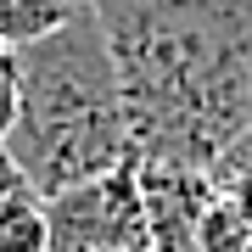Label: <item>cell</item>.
I'll return each mask as SVG.
<instances>
[{"label": "cell", "instance_id": "obj_3", "mask_svg": "<svg viewBox=\"0 0 252 252\" xmlns=\"http://www.w3.org/2000/svg\"><path fill=\"white\" fill-rule=\"evenodd\" d=\"M51 213V252H129L157 247L152 213H146L140 162H118L101 180H84L45 202Z\"/></svg>", "mask_w": 252, "mask_h": 252}, {"label": "cell", "instance_id": "obj_6", "mask_svg": "<svg viewBox=\"0 0 252 252\" xmlns=\"http://www.w3.org/2000/svg\"><path fill=\"white\" fill-rule=\"evenodd\" d=\"M17 107H23V51L0 39V146L11 140Z\"/></svg>", "mask_w": 252, "mask_h": 252}, {"label": "cell", "instance_id": "obj_4", "mask_svg": "<svg viewBox=\"0 0 252 252\" xmlns=\"http://www.w3.org/2000/svg\"><path fill=\"white\" fill-rule=\"evenodd\" d=\"M0 252H51V213L34 185L0 190Z\"/></svg>", "mask_w": 252, "mask_h": 252}, {"label": "cell", "instance_id": "obj_7", "mask_svg": "<svg viewBox=\"0 0 252 252\" xmlns=\"http://www.w3.org/2000/svg\"><path fill=\"white\" fill-rule=\"evenodd\" d=\"M11 185H28V180H23V168H17V162L6 157V146H0V190H11Z\"/></svg>", "mask_w": 252, "mask_h": 252}, {"label": "cell", "instance_id": "obj_2", "mask_svg": "<svg viewBox=\"0 0 252 252\" xmlns=\"http://www.w3.org/2000/svg\"><path fill=\"white\" fill-rule=\"evenodd\" d=\"M6 157L45 202L112 174L118 162H135L124 84L95 6H84L56 34L23 45V107Z\"/></svg>", "mask_w": 252, "mask_h": 252}, {"label": "cell", "instance_id": "obj_5", "mask_svg": "<svg viewBox=\"0 0 252 252\" xmlns=\"http://www.w3.org/2000/svg\"><path fill=\"white\" fill-rule=\"evenodd\" d=\"M90 0H0V39L6 45H34V39L56 34L62 23H73Z\"/></svg>", "mask_w": 252, "mask_h": 252}, {"label": "cell", "instance_id": "obj_8", "mask_svg": "<svg viewBox=\"0 0 252 252\" xmlns=\"http://www.w3.org/2000/svg\"><path fill=\"white\" fill-rule=\"evenodd\" d=\"M129 252H157V247H129Z\"/></svg>", "mask_w": 252, "mask_h": 252}, {"label": "cell", "instance_id": "obj_1", "mask_svg": "<svg viewBox=\"0 0 252 252\" xmlns=\"http://www.w3.org/2000/svg\"><path fill=\"white\" fill-rule=\"evenodd\" d=\"M146 168H213L252 129V0H90Z\"/></svg>", "mask_w": 252, "mask_h": 252}]
</instances>
